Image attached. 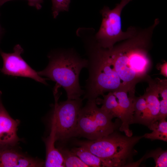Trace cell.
Instances as JSON below:
<instances>
[{
	"instance_id": "obj_1",
	"label": "cell",
	"mask_w": 167,
	"mask_h": 167,
	"mask_svg": "<svg viewBox=\"0 0 167 167\" xmlns=\"http://www.w3.org/2000/svg\"><path fill=\"white\" fill-rule=\"evenodd\" d=\"M158 19L147 28L110 49L108 54L114 70L126 91L135 92L136 84L146 81L152 66L149 51L154 28L159 24Z\"/></svg>"
},
{
	"instance_id": "obj_2",
	"label": "cell",
	"mask_w": 167,
	"mask_h": 167,
	"mask_svg": "<svg viewBox=\"0 0 167 167\" xmlns=\"http://www.w3.org/2000/svg\"><path fill=\"white\" fill-rule=\"evenodd\" d=\"M144 136H128L115 130L101 139L78 144L101 158L104 167H128L137 154L135 146Z\"/></svg>"
},
{
	"instance_id": "obj_3",
	"label": "cell",
	"mask_w": 167,
	"mask_h": 167,
	"mask_svg": "<svg viewBox=\"0 0 167 167\" xmlns=\"http://www.w3.org/2000/svg\"><path fill=\"white\" fill-rule=\"evenodd\" d=\"M90 49L87 66L89 77L86 81L84 98L96 99L106 92L126 91L114 70L107 49L97 43Z\"/></svg>"
},
{
	"instance_id": "obj_4",
	"label": "cell",
	"mask_w": 167,
	"mask_h": 167,
	"mask_svg": "<svg viewBox=\"0 0 167 167\" xmlns=\"http://www.w3.org/2000/svg\"><path fill=\"white\" fill-rule=\"evenodd\" d=\"M49 62L43 70L37 72L40 76H45L56 82L65 90L68 100L80 98L84 94L79 83L81 70L87 67L88 60L81 59L71 54L60 53L49 57Z\"/></svg>"
},
{
	"instance_id": "obj_5",
	"label": "cell",
	"mask_w": 167,
	"mask_h": 167,
	"mask_svg": "<svg viewBox=\"0 0 167 167\" xmlns=\"http://www.w3.org/2000/svg\"><path fill=\"white\" fill-rule=\"evenodd\" d=\"M113 118L97 107L96 99L88 100L79 111L73 136H80L95 140L107 136L121 125L120 120L113 122Z\"/></svg>"
},
{
	"instance_id": "obj_6",
	"label": "cell",
	"mask_w": 167,
	"mask_h": 167,
	"mask_svg": "<svg viewBox=\"0 0 167 167\" xmlns=\"http://www.w3.org/2000/svg\"><path fill=\"white\" fill-rule=\"evenodd\" d=\"M132 0H121L120 3L110 10L105 6L101 11L102 20L100 28L96 35L97 44L106 49L112 48L117 42L134 36L138 31L130 27L125 32L122 30L121 13L124 7Z\"/></svg>"
},
{
	"instance_id": "obj_7",
	"label": "cell",
	"mask_w": 167,
	"mask_h": 167,
	"mask_svg": "<svg viewBox=\"0 0 167 167\" xmlns=\"http://www.w3.org/2000/svg\"><path fill=\"white\" fill-rule=\"evenodd\" d=\"M58 88L55 87L54 91L55 104L53 117L55 122L56 140H64L73 136L82 101L80 98L67 99L58 103Z\"/></svg>"
},
{
	"instance_id": "obj_8",
	"label": "cell",
	"mask_w": 167,
	"mask_h": 167,
	"mask_svg": "<svg viewBox=\"0 0 167 167\" xmlns=\"http://www.w3.org/2000/svg\"><path fill=\"white\" fill-rule=\"evenodd\" d=\"M12 53H6L0 50L3 62L2 67L0 69L2 73L9 76L29 78L45 85L48 84L46 79L39 75L23 58L21 54L24 50L20 45H16Z\"/></svg>"
},
{
	"instance_id": "obj_9",
	"label": "cell",
	"mask_w": 167,
	"mask_h": 167,
	"mask_svg": "<svg viewBox=\"0 0 167 167\" xmlns=\"http://www.w3.org/2000/svg\"><path fill=\"white\" fill-rule=\"evenodd\" d=\"M113 92L117 98L121 113V124L119 130L124 132L126 135L131 136L133 133L129 126L132 124L133 118L135 92L123 90Z\"/></svg>"
},
{
	"instance_id": "obj_10",
	"label": "cell",
	"mask_w": 167,
	"mask_h": 167,
	"mask_svg": "<svg viewBox=\"0 0 167 167\" xmlns=\"http://www.w3.org/2000/svg\"><path fill=\"white\" fill-rule=\"evenodd\" d=\"M1 95L0 91V145L13 146L19 141L17 131L20 122L9 115L2 103Z\"/></svg>"
},
{
	"instance_id": "obj_11",
	"label": "cell",
	"mask_w": 167,
	"mask_h": 167,
	"mask_svg": "<svg viewBox=\"0 0 167 167\" xmlns=\"http://www.w3.org/2000/svg\"><path fill=\"white\" fill-rule=\"evenodd\" d=\"M8 146L0 145V167H41L44 164L10 148Z\"/></svg>"
},
{
	"instance_id": "obj_12",
	"label": "cell",
	"mask_w": 167,
	"mask_h": 167,
	"mask_svg": "<svg viewBox=\"0 0 167 167\" xmlns=\"http://www.w3.org/2000/svg\"><path fill=\"white\" fill-rule=\"evenodd\" d=\"M146 81L148 84L144 93L147 101V110L142 124L148 127L158 116L160 104L155 79L152 78L149 75Z\"/></svg>"
},
{
	"instance_id": "obj_13",
	"label": "cell",
	"mask_w": 167,
	"mask_h": 167,
	"mask_svg": "<svg viewBox=\"0 0 167 167\" xmlns=\"http://www.w3.org/2000/svg\"><path fill=\"white\" fill-rule=\"evenodd\" d=\"M52 119L50 133L45 141L46 155L44 165L46 167H63L64 165L62 155L55 146L56 141L55 122L53 117Z\"/></svg>"
},
{
	"instance_id": "obj_14",
	"label": "cell",
	"mask_w": 167,
	"mask_h": 167,
	"mask_svg": "<svg viewBox=\"0 0 167 167\" xmlns=\"http://www.w3.org/2000/svg\"><path fill=\"white\" fill-rule=\"evenodd\" d=\"M103 99L97 98V104H102L101 108L113 118H117L120 120L121 113L118 102L113 92H109L107 95L102 96Z\"/></svg>"
},
{
	"instance_id": "obj_15",
	"label": "cell",
	"mask_w": 167,
	"mask_h": 167,
	"mask_svg": "<svg viewBox=\"0 0 167 167\" xmlns=\"http://www.w3.org/2000/svg\"><path fill=\"white\" fill-rule=\"evenodd\" d=\"M160 101L158 115L153 122L166 119L167 117V80L158 78H155ZM152 122V123H153Z\"/></svg>"
},
{
	"instance_id": "obj_16",
	"label": "cell",
	"mask_w": 167,
	"mask_h": 167,
	"mask_svg": "<svg viewBox=\"0 0 167 167\" xmlns=\"http://www.w3.org/2000/svg\"><path fill=\"white\" fill-rule=\"evenodd\" d=\"M166 119L156 121L148 127L152 131L151 133L145 134L144 138L152 140H159L167 142V122Z\"/></svg>"
},
{
	"instance_id": "obj_17",
	"label": "cell",
	"mask_w": 167,
	"mask_h": 167,
	"mask_svg": "<svg viewBox=\"0 0 167 167\" xmlns=\"http://www.w3.org/2000/svg\"><path fill=\"white\" fill-rule=\"evenodd\" d=\"M88 167H103L102 161L85 148L80 146L71 150Z\"/></svg>"
},
{
	"instance_id": "obj_18",
	"label": "cell",
	"mask_w": 167,
	"mask_h": 167,
	"mask_svg": "<svg viewBox=\"0 0 167 167\" xmlns=\"http://www.w3.org/2000/svg\"><path fill=\"white\" fill-rule=\"evenodd\" d=\"M134 113L132 124H142L147 110V101L144 94L139 97L135 96L134 100Z\"/></svg>"
},
{
	"instance_id": "obj_19",
	"label": "cell",
	"mask_w": 167,
	"mask_h": 167,
	"mask_svg": "<svg viewBox=\"0 0 167 167\" xmlns=\"http://www.w3.org/2000/svg\"><path fill=\"white\" fill-rule=\"evenodd\" d=\"M59 150L62 155L64 167H88L71 151L62 149Z\"/></svg>"
},
{
	"instance_id": "obj_20",
	"label": "cell",
	"mask_w": 167,
	"mask_h": 167,
	"mask_svg": "<svg viewBox=\"0 0 167 167\" xmlns=\"http://www.w3.org/2000/svg\"><path fill=\"white\" fill-rule=\"evenodd\" d=\"M144 156V159L152 158L155 163V167H167V151L158 148L150 151Z\"/></svg>"
},
{
	"instance_id": "obj_21",
	"label": "cell",
	"mask_w": 167,
	"mask_h": 167,
	"mask_svg": "<svg viewBox=\"0 0 167 167\" xmlns=\"http://www.w3.org/2000/svg\"><path fill=\"white\" fill-rule=\"evenodd\" d=\"M70 1L71 0H52L54 18H56L60 12L68 11Z\"/></svg>"
},
{
	"instance_id": "obj_22",
	"label": "cell",
	"mask_w": 167,
	"mask_h": 167,
	"mask_svg": "<svg viewBox=\"0 0 167 167\" xmlns=\"http://www.w3.org/2000/svg\"><path fill=\"white\" fill-rule=\"evenodd\" d=\"M13 0H0V6H2L5 3ZM29 6L35 7L37 9L40 10L42 7L41 5L43 0H27Z\"/></svg>"
},
{
	"instance_id": "obj_23",
	"label": "cell",
	"mask_w": 167,
	"mask_h": 167,
	"mask_svg": "<svg viewBox=\"0 0 167 167\" xmlns=\"http://www.w3.org/2000/svg\"><path fill=\"white\" fill-rule=\"evenodd\" d=\"M158 68L160 71V73L165 77H167V63L165 62L162 64L158 65Z\"/></svg>"
},
{
	"instance_id": "obj_24",
	"label": "cell",
	"mask_w": 167,
	"mask_h": 167,
	"mask_svg": "<svg viewBox=\"0 0 167 167\" xmlns=\"http://www.w3.org/2000/svg\"><path fill=\"white\" fill-rule=\"evenodd\" d=\"M4 32L3 29L2 28L0 24V42Z\"/></svg>"
}]
</instances>
